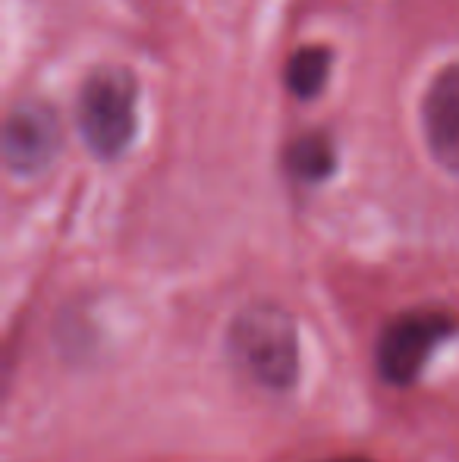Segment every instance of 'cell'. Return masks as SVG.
Segmentation results:
<instances>
[{"label":"cell","mask_w":459,"mask_h":462,"mask_svg":"<svg viewBox=\"0 0 459 462\" xmlns=\"http://www.w3.org/2000/svg\"><path fill=\"white\" fill-rule=\"evenodd\" d=\"M230 356L258 387L283 393L299 381V334L280 305L255 302L230 324Z\"/></svg>","instance_id":"cell-1"},{"label":"cell","mask_w":459,"mask_h":462,"mask_svg":"<svg viewBox=\"0 0 459 462\" xmlns=\"http://www.w3.org/2000/svg\"><path fill=\"white\" fill-rule=\"evenodd\" d=\"M76 123L95 158H120L139 126V88L129 69L101 67L82 82Z\"/></svg>","instance_id":"cell-2"},{"label":"cell","mask_w":459,"mask_h":462,"mask_svg":"<svg viewBox=\"0 0 459 462\" xmlns=\"http://www.w3.org/2000/svg\"><path fill=\"white\" fill-rule=\"evenodd\" d=\"M456 334V315L437 309H416L397 315L381 330L374 362L378 374L393 387H409L422 377L431 356Z\"/></svg>","instance_id":"cell-3"},{"label":"cell","mask_w":459,"mask_h":462,"mask_svg":"<svg viewBox=\"0 0 459 462\" xmlns=\"http://www.w3.org/2000/svg\"><path fill=\"white\" fill-rule=\"evenodd\" d=\"M63 142V129L57 114L48 104H19L10 116H6L4 129V158L13 173H38L57 158Z\"/></svg>","instance_id":"cell-4"},{"label":"cell","mask_w":459,"mask_h":462,"mask_svg":"<svg viewBox=\"0 0 459 462\" xmlns=\"http://www.w3.org/2000/svg\"><path fill=\"white\" fill-rule=\"evenodd\" d=\"M425 142L441 167L459 173V63L435 76L422 107Z\"/></svg>","instance_id":"cell-5"},{"label":"cell","mask_w":459,"mask_h":462,"mask_svg":"<svg viewBox=\"0 0 459 462\" xmlns=\"http://www.w3.org/2000/svg\"><path fill=\"white\" fill-rule=\"evenodd\" d=\"M334 142L325 133H306L287 148V171L299 183H321L334 173Z\"/></svg>","instance_id":"cell-6"},{"label":"cell","mask_w":459,"mask_h":462,"mask_svg":"<svg viewBox=\"0 0 459 462\" xmlns=\"http://www.w3.org/2000/svg\"><path fill=\"white\" fill-rule=\"evenodd\" d=\"M327 73H331V51L302 48L287 63V86L296 97H315L325 88Z\"/></svg>","instance_id":"cell-7"},{"label":"cell","mask_w":459,"mask_h":462,"mask_svg":"<svg viewBox=\"0 0 459 462\" xmlns=\"http://www.w3.org/2000/svg\"><path fill=\"white\" fill-rule=\"evenodd\" d=\"M327 462H372V459H359V457H344V459H327Z\"/></svg>","instance_id":"cell-8"}]
</instances>
